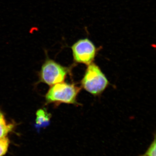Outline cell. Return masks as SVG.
<instances>
[{"instance_id": "cell-1", "label": "cell", "mask_w": 156, "mask_h": 156, "mask_svg": "<svg viewBox=\"0 0 156 156\" xmlns=\"http://www.w3.org/2000/svg\"><path fill=\"white\" fill-rule=\"evenodd\" d=\"M80 88L74 84L62 82L51 86L45 95L46 104L55 106L62 103L78 104L77 97Z\"/></svg>"}, {"instance_id": "cell-2", "label": "cell", "mask_w": 156, "mask_h": 156, "mask_svg": "<svg viewBox=\"0 0 156 156\" xmlns=\"http://www.w3.org/2000/svg\"><path fill=\"white\" fill-rule=\"evenodd\" d=\"M108 83L107 78L97 65L93 62L88 65L81 81L85 90L92 95H99L106 89Z\"/></svg>"}, {"instance_id": "cell-3", "label": "cell", "mask_w": 156, "mask_h": 156, "mask_svg": "<svg viewBox=\"0 0 156 156\" xmlns=\"http://www.w3.org/2000/svg\"><path fill=\"white\" fill-rule=\"evenodd\" d=\"M47 56V58L39 72V83H44L51 87L64 82L69 73V69L50 59L48 55Z\"/></svg>"}, {"instance_id": "cell-4", "label": "cell", "mask_w": 156, "mask_h": 156, "mask_svg": "<svg viewBox=\"0 0 156 156\" xmlns=\"http://www.w3.org/2000/svg\"><path fill=\"white\" fill-rule=\"evenodd\" d=\"M74 60L77 63L87 65L93 62L97 53V48L88 38L79 39L71 47Z\"/></svg>"}, {"instance_id": "cell-5", "label": "cell", "mask_w": 156, "mask_h": 156, "mask_svg": "<svg viewBox=\"0 0 156 156\" xmlns=\"http://www.w3.org/2000/svg\"><path fill=\"white\" fill-rule=\"evenodd\" d=\"M52 115L49 113L45 108L39 109L36 112L35 127L40 128L49 126Z\"/></svg>"}, {"instance_id": "cell-6", "label": "cell", "mask_w": 156, "mask_h": 156, "mask_svg": "<svg viewBox=\"0 0 156 156\" xmlns=\"http://www.w3.org/2000/svg\"><path fill=\"white\" fill-rule=\"evenodd\" d=\"M14 127V123L8 122L5 115L0 110V138L7 136L9 133L13 131Z\"/></svg>"}, {"instance_id": "cell-7", "label": "cell", "mask_w": 156, "mask_h": 156, "mask_svg": "<svg viewBox=\"0 0 156 156\" xmlns=\"http://www.w3.org/2000/svg\"><path fill=\"white\" fill-rule=\"evenodd\" d=\"M10 141L7 136L0 138V156H4L8 152Z\"/></svg>"}, {"instance_id": "cell-8", "label": "cell", "mask_w": 156, "mask_h": 156, "mask_svg": "<svg viewBox=\"0 0 156 156\" xmlns=\"http://www.w3.org/2000/svg\"><path fill=\"white\" fill-rule=\"evenodd\" d=\"M138 156H156V141L155 136L153 141L148 148L147 150L143 154Z\"/></svg>"}]
</instances>
